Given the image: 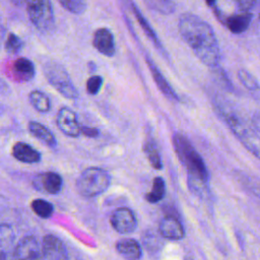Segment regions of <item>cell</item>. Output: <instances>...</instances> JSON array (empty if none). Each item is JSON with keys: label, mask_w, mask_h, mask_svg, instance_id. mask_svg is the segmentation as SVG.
Listing matches in <instances>:
<instances>
[{"label": "cell", "mask_w": 260, "mask_h": 260, "mask_svg": "<svg viewBox=\"0 0 260 260\" xmlns=\"http://www.w3.org/2000/svg\"><path fill=\"white\" fill-rule=\"evenodd\" d=\"M28 100L35 110L40 113H48L51 110V101L49 96L39 89L30 91L28 94Z\"/></svg>", "instance_id": "obj_21"}, {"label": "cell", "mask_w": 260, "mask_h": 260, "mask_svg": "<svg viewBox=\"0 0 260 260\" xmlns=\"http://www.w3.org/2000/svg\"><path fill=\"white\" fill-rule=\"evenodd\" d=\"M145 60H146L148 69L150 70V73L152 75V78H153L155 84L157 85L158 89L161 91V93L171 101H176V102L179 101V96L177 95V93L175 92V90L173 89V87L171 86L169 81L167 80V78L160 72V70L153 63V61L151 59H149V57H146Z\"/></svg>", "instance_id": "obj_14"}, {"label": "cell", "mask_w": 260, "mask_h": 260, "mask_svg": "<svg viewBox=\"0 0 260 260\" xmlns=\"http://www.w3.org/2000/svg\"><path fill=\"white\" fill-rule=\"evenodd\" d=\"M117 252L126 260H140L142 257V248L134 239H122L116 244Z\"/></svg>", "instance_id": "obj_18"}, {"label": "cell", "mask_w": 260, "mask_h": 260, "mask_svg": "<svg viewBox=\"0 0 260 260\" xmlns=\"http://www.w3.org/2000/svg\"><path fill=\"white\" fill-rule=\"evenodd\" d=\"M158 231L162 238L173 241L182 240L185 237V231L181 222L178 218L171 215H167L160 220Z\"/></svg>", "instance_id": "obj_13"}, {"label": "cell", "mask_w": 260, "mask_h": 260, "mask_svg": "<svg viewBox=\"0 0 260 260\" xmlns=\"http://www.w3.org/2000/svg\"><path fill=\"white\" fill-rule=\"evenodd\" d=\"M60 5L73 14H82L86 10V0H58Z\"/></svg>", "instance_id": "obj_29"}, {"label": "cell", "mask_w": 260, "mask_h": 260, "mask_svg": "<svg viewBox=\"0 0 260 260\" xmlns=\"http://www.w3.org/2000/svg\"><path fill=\"white\" fill-rule=\"evenodd\" d=\"M132 10H133V12H134V14H135V16H136L137 21L139 22L140 26H141L142 29L144 30L145 35L150 39V41H152V43H153L156 47L161 48V45H160V43H159V40H158L156 34L154 32L153 28H152L151 25L148 23V21L145 19V17L142 15V13L139 11V9L137 8V6L132 5Z\"/></svg>", "instance_id": "obj_25"}, {"label": "cell", "mask_w": 260, "mask_h": 260, "mask_svg": "<svg viewBox=\"0 0 260 260\" xmlns=\"http://www.w3.org/2000/svg\"><path fill=\"white\" fill-rule=\"evenodd\" d=\"M215 105L218 113L241 143L253 155L260 159V135L257 131L246 125L238 115L223 103H216Z\"/></svg>", "instance_id": "obj_2"}, {"label": "cell", "mask_w": 260, "mask_h": 260, "mask_svg": "<svg viewBox=\"0 0 260 260\" xmlns=\"http://www.w3.org/2000/svg\"><path fill=\"white\" fill-rule=\"evenodd\" d=\"M166 195V183L161 177H155L152 182L151 191L145 195V199L149 203H157L164 199Z\"/></svg>", "instance_id": "obj_22"}, {"label": "cell", "mask_w": 260, "mask_h": 260, "mask_svg": "<svg viewBox=\"0 0 260 260\" xmlns=\"http://www.w3.org/2000/svg\"><path fill=\"white\" fill-rule=\"evenodd\" d=\"M113 229L120 234H130L137 228V219L133 211L127 207H120L113 211L111 218Z\"/></svg>", "instance_id": "obj_8"}, {"label": "cell", "mask_w": 260, "mask_h": 260, "mask_svg": "<svg viewBox=\"0 0 260 260\" xmlns=\"http://www.w3.org/2000/svg\"><path fill=\"white\" fill-rule=\"evenodd\" d=\"M43 72L47 81L64 98L75 100L78 98V91L74 86L67 70L54 60L47 61L43 66Z\"/></svg>", "instance_id": "obj_5"}, {"label": "cell", "mask_w": 260, "mask_h": 260, "mask_svg": "<svg viewBox=\"0 0 260 260\" xmlns=\"http://www.w3.org/2000/svg\"><path fill=\"white\" fill-rule=\"evenodd\" d=\"M32 185L40 192L56 195L62 190L63 179L56 172H46L38 174L32 181Z\"/></svg>", "instance_id": "obj_11"}, {"label": "cell", "mask_w": 260, "mask_h": 260, "mask_svg": "<svg viewBox=\"0 0 260 260\" xmlns=\"http://www.w3.org/2000/svg\"><path fill=\"white\" fill-rule=\"evenodd\" d=\"M173 145L178 158L187 169L188 175L208 182L209 174L207 167L189 139L183 134L176 133L173 137Z\"/></svg>", "instance_id": "obj_3"}, {"label": "cell", "mask_w": 260, "mask_h": 260, "mask_svg": "<svg viewBox=\"0 0 260 260\" xmlns=\"http://www.w3.org/2000/svg\"><path fill=\"white\" fill-rule=\"evenodd\" d=\"M144 2L150 9L161 14H171L176 7L175 0H144Z\"/></svg>", "instance_id": "obj_28"}, {"label": "cell", "mask_w": 260, "mask_h": 260, "mask_svg": "<svg viewBox=\"0 0 260 260\" xmlns=\"http://www.w3.org/2000/svg\"><path fill=\"white\" fill-rule=\"evenodd\" d=\"M144 151L151 166L156 170H160L162 168V161L160 158L158 147L153 139H149L145 142Z\"/></svg>", "instance_id": "obj_24"}, {"label": "cell", "mask_w": 260, "mask_h": 260, "mask_svg": "<svg viewBox=\"0 0 260 260\" xmlns=\"http://www.w3.org/2000/svg\"><path fill=\"white\" fill-rule=\"evenodd\" d=\"M179 32L196 57L208 67H216L220 62V50L211 25L200 16L186 12L178 22Z\"/></svg>", "instance_id": "obj_1"}, {"label": "cell", "mask_w": 260, "mask_h": 260, "mask_svg": "<svg viewBox=\"0 0 260 260\" xmlns=\"http://www.w3.org/2000/svg\"><path fill=\"white\" fill-rule=\"evenodd\" d=\"M13 72L17 78L23 81H28L35 76V65L27 58H18L13 63Z\"/></svg>", "instance_id": "obj_20"}, {"label": "cell", "mask_w": 260, "mask_h": 260, "mask_svg": "<svg viewBox=\"0 0 260 260\" xmlns=\"http://www.w3.org/2000/svg\"><path fill=\"white\" fill-rule=\"evenodd\" d=\"M26 12L30 22L41 31H49L55 25L51 0H26Z\"/></svg>", "instance_id": "obj_6"}, {"label": "cell", "mask_w": 260, "mask_h": 260, "mask_svg": "<svg viewBox=\"0 0 260 260\" xmlns=\"http://www.w3.org/2000/svg\"><path fill=\"white\" fill-rule=\"evenodd\" d=\"M237 76L240 80V82L249 90H257L259 89V83L256 80V78L246 69H240L238 70Z\"/></svg>", "instance_id": "obj_30"}, {"label": "cell", "mask_w": 260, "mask_h": 260, "mask_svg": "<svg viewBox=\"0 0 260 260\" xmlns=\"http://www.w3.org/2000/svg\"><path fill=\"white\" fill-rule=\"evenodd\" d=\"M111 184V176L98 167L85 169L76 180L78 193L85 198H93L104 193Z\"/></svg>", "instance_id": "obj_4"}, {"label": "cell", "mask_w": 260, "mask_h": 260, "mask_svg": "<svg viewBox=\"0 0 260 260\" xmlns=\"http://www.w3.org/2000/svg\"><path fill=\"white\" fill-rule=\"evenodd\" d=\"M252 20L251 12H234L224 16L222 22L233 34H241L248 29Z\"/></svg>", "instance_id": "obj_15"}, {"label": "cell", "mask_w": 260, "mask_h": 260, "mask_svg": "<svg viewBox=\"0 0 260 260\" xmlns=\"http://www.w3.org/2000/svg\"><path fill=\"white\" fill-rule=\"evenodd\" d=\"M13 260H44L42 245L34 236L21 238L13 251Z\"/></svg>", "instance_id": "obj_7"}, {"label": "cell", "mask_w": 260, "mask_h": 260, "mask_svg": "<svg viewBox=\"0 0 260 260\" xmlns=\"http://www.w3.org/2000/svg\"><path fill=\"white\" fill-rule=\"evenodd\" d=\"M81 133L87 137H98L100 134L96 128L85 127V126H81Z\"/></svg>", "instance_id": "obj_34"}, {"label": "cell", "mask_w": 260, "mask_h": 260, "mask_svg": "<svg viewBox=\"0 0 260 260\" xmlns=\"http://www.w3.org/2000/svg\"><path fill=\"white\" fill-rule=\"evenodd\" d=\"M15 234L8 223H0V260H7L14 251Z\"/></svg>", "instance_id": "obj_17"}, {"label": "cell", "mask_w": 260, "mask_h": 260, "mask_svg": "<svg viewBox=\"0 0 260 260\" xmlns=\"http://www.w3.org/2000/svg\"><path fill=\"white\" fill-rule=\"evenodd\" d=\"M56 123L60 131L69 137H77L81 133V126L78 123L75 112L67 107H63L59 110Z\"/></svg>", "instance_id": "obj_10"}, {"label": "cell", "mask_w": 260, "mask_h": 260, "mask_svg": "<svg viewBox=\"0 0 260 260\" xmlns=\"http://www.w3.org/2000/svg\"><path fill=\"white\" fill-rule=\"evenodd\" d=\"M11 152L14 158L24 164H37L41 161V153L29 144L22 141L14 143Z\"/></svg>", "instance_id": "obj_16"}, {"label": "cell", "mask_w": 260, "mask_h": 260, "mask_svg": "<svg viewBox=\"0 0 260 260\" xmlns=\"http://www.w3.org/2000/svg\"><path fill=\"white\" fill-rule=\"evenodd\" d=\"M30 206L31 210L41 218H49L54 213L53 204L44 199H35Z\"/></svg>", "instance_id": "obj_26"}, {"label": "cell", "mask_w": 260, "mask_h": 260, "mask_svg": "<svg viewBox=\"0 0 260 260\" xmlns=\"http://www.w3.org/2000/svg\"><path fill=\"white\" fill-rule=\"evenodd\" d=\"M207 183L208 182L200 178L188 175V187L190 191L199 198H202V199L208 198L209 190H208Z\"/></svg>", "instance_id": "obj_23"}, {"label": "cell", "mask_w": 260, "mask_h": 260, "mask_svg": "<svg viewBox=\"0 0 260 260\" xmlns=\"http://www.w3.org/2000/svg\"><path fill=\"white\" fill-rule=\"evenodd\" d=\"M28 131L37 139L43 141L46 145L50 147L57 146V140L50 129H48L44 124L37 121H30L28 123Z\"/></svg>", "instance_id": "obj_19"}, {"label": "cell", "mask_w": 260, "mask_h": 260, "mask_svg": "<svg viewBox=\"0 0 260 260\" xmlns=\"http://www.w3.org/2000/svg\"><path fill=\"white\" fill-rule=\"evenodd\" d=\"M237 7L240 12H251L254 5V0H230Z\"/></svg>", "instance_id": "obj_33"}, {"label": "cell", "mask_w": 260, "mask_h": 260, "mask_svg": "<svg viewBox=\"0 0 260 260\" xmlns=\"http://www.w3.org/2000/svg\"><path fill=\"white\" fill-rule=\"evenodd\" d=\"M26 0H16V2L18 3V2H25Z\"/></svg>", "instance_id": "obj_37"}, {"label": "cell", "mask_w": 260, "mask_h": 260, "mask_svg": "<svg viewBox=\"0 0 260 260\" xmlns=\"http://www.w3.org/2000/svg\"><path fill=\"white\" fill-rule=\"evenodd\" d=\"M4 47H5V50L7 53L14 55L21 51V49L23 47V42L18 36L14 35L13 32H9L8 37L5 41Z\"/></svg>", "instance_id": "obj_31"}, {"label": "cell", "mask_w": 260, "mask_h": 260, "mask_svg": "<svg viewBox=\"0 0 260 260\" xmlns=\"http://www.w3.org/2000/svg\"><path fill=\"white\" fill-rule=\"evenodd\" d=\"M143 246L149 253H156L162 247L161 238L153 231H147L142 237Z\"/></svg>", "instance_id": "obj_27"}, {"label": "cell", "mask_w": 260, "mask_h": 260, "mask_svg": "<svg viewBox=\"0 0 260 260\" xmlns=\"http://www.w3.org/2000/svg\"><path fill=\"white\" fill-rule=\"evenodd\" d=\"M41 245L44 260H69L67 248L58 237L50 234L46 235Z\"/></svg>", "instance_id": "obj_9"}, {"label": "cell", "mask_w": 260, "mask_h": 260, "mask_svg": "<svg viewBox=\"0 0 260 260\" xmlns=\"http://www.w3.org/2000/svg\"><path fill=\"white\" fill-rule=\"evenodd\" d=\"M5 35H6V28L5 26L0 22V47L4 41V38H5Z\"/></svg>", "instance_id": "obj_35"}, {"label": "cell", "mask_w": 260, "mask_h": 260, "mask_svg": "<svg viewBox=\"0 0 260 260\" xmlns=\"http://www.w3.org/2000/svg\"><path fill=\"white\" fill-rule=\"evenodd\" d=\"M92 45L98 52L107 57H113L116 53L114 35L107 27H100L94 31Z\"/></svg>", "instance_id": "obj_12"}, {"label": "cell", "mask_w": 260, "mask_h": 260, "mask_svg": "<svg viewBox=\"0 0 260 260\" xmlns=\"http://www.w3.org/2000/svg\"><path fill=\"white\" fill-rule=\"evenodd\" d=\"M205 2L210 7H214L216 5V0H205Z\"/></svg>", "instance_id": "obj_36"}, {"label": "cell", "mask_w": 260, "mask_h": 260, "mask_svg": "<svg viewBox=\"0 0 260 260\" xmlns=\"http://www.w3.org/2000/svg\"><path fill=\"white\" fill-rule=\"evenodd\" d=\"M103 85V77L100 75H92L86 81V90L89 94H96Z\"/></svg>", "instance_id": "obj_32"}]
</instances>
